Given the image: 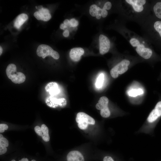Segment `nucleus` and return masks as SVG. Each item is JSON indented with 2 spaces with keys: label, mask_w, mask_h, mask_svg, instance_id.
Listing matches in <instances>:
<instances>
[{
  "label": "nucleus",
  "mask_w": 161,
  "mask_h": 161,
  "mask_svg": "<svg viewBox=\"0 0 161 161\" xmlns=\"http://www.w3.org/2000/svg\"><path fill=\"white\" fill-rule=\"evenodd\" d=\"M34 130L35 132L38 135L40 136H42L43 132L41 128L39 126H35L34 128Z\"/></svg>",
  "instance_id": "obj_23"
},
{
  "label": "nucleus",
  "mask_w": 161,
  "mask_h": 161,
  "mask_svg": "<svg viewBox=\"0 0 161 161\" xmlns=\"http://www.w3.org/2000/svg\"><path fill=\"white\" fill-rule=\"evenodd\" d=\"M136 50L137 53L141 57L145 59L149 58L151 56L152 52L151 50L148 48H145L143 44L137 47Z\"/></svg>",
  "instance_id": "obj_11"
},
{
  "label": "nucleus",
  "mask_w": 161,
  "mask_h": 161,
  "mask_svg": "<svg viewBox=\"0 0 161 161\" xmlns=\"http://www.w3.org/2000/svg\"><path fill=\"white\" fill-rule=\"evenodd\" d=\"M104 80V75L103 74H100L98 77L95 83V85L97 88H101L103 83Z\"/></svg>",
  "instance_id": "obj_18"
},
{
  "label": "nucleus",
  "mask_w": 161,
  "mask_h": 161,
  "mask_svg": "<svg viewBox=\"0 0 161 161\" xmlns=\"http://www.w3.org/2000/svg\"><path fill=\"white\" fill-rule=\"evenodd\" d=\"M99 8V7L96 4H93L91 5L89 9V13L93 17L96 16Z\"/></svg>",
  "instance_id": "obj_17"
},
{
  "label": "nucleus",
  "mask_w": 161,
  "mask_h": 161,
  "mask_svg": "<svg viewBox=\"0 0 161 161\" xmlns=\"http://www.w3.org/2000/svg\"><path fill=\"white\" fill-rule=\"evenodd\" d=\"M112 4L109 1L106 2L104 4L103 8L106 10H109L112 7Z\"/></svg>",
  "instance_id": "obj_27"
},
{
  "label": "nucleus",
  "mask_w": 161,
  "mask_h": 161,
  "mask_svg": "<svg viewBox=\"0 0 161 161\" xmlns=\"http://www.w3.org/2000/svg\"><path fill=\"white\" fill-rule=\"evenodd\" d=\"M129 95L130 96L135 97L138 95L137 89H133L130 90L129 92Z\"/></svg>",
  "instance_id": "obj_22"
},
{
  "label": "nucleus",
  "mask_w": 161,
  "mask_h": 161,
  "mask_svg": "<svg viewBox=\"0 0 161 161\" xmlns=\"http://www.w3.org/2000/svg\"><path fill=\"white\" fill-rule=\"evenodd\" d=\"M153 10L156 16L161 19V2H157L154 6Z\"/></svg>",
  "instance_id": "obj_16"
},
{
  "label": "nucleus",
  "mask_w": 161,
  "mask_h": 161,
  "mask_svg": "<svg viewBox=\"0 0 161 161\" xmlns=\"http://www.w3.org/2000/svg\"><path fill=\"white\" fill-rule=\"evenodd\" d=\"M35 7H36V8L37 9V6H35Z\"/></svg>",
  "instance_id": "obj_39"
},
{
  "label": "nucleus",
  "mask_w": 161,
  "mask_h": 161,
  "mask_svg": "<svg viewBox=\"0 0 161 161\" xmlns=\"http://www.w3.org/2000/svg\"><path fill=\"white\" fill-rule=\"evenodd\" d=\"M11 161H16L14 160H13ZM19 161H29L28 159L27 158H23L21 160H19ZM31 161H36L34 160H33Z\"/></svg>",
  "instance_id": "obj_35"
},
{
  "label": "nucleus",
  "mask_w": 161,
  "mask_h": 161,
  "mask_svg": "<svg viewBox=\"0 0 161 161\" xmlns=\"http://www.w3.org/2000/svg\"><path fill=\"white\" fill-rule=\"evenodd\" d=\"M2 48L0 46V55H1V54L2 53Z\"/></svg>",
  "instance_id": "obj_38"
},
{
  "label": "nucleus",
  "mask_w": 161,
  "mask_h": 161,
  "mask_svg": "<svg viewBox=\"0 0 161 161\" xmlns=\"http://www.w3.org/2000/svg\"><path fill=\"white\" fill-rule=\"evenodd\" d=\"M46 103L48 106L51 107L56 108L59 106L63 107L66 105V101L64 98L58 99L51 96L47 99Z\"/></svg>",
  "instance_id": "obj_7"
},
{
  "label": "nucleus",
  "mask_w": 161,
  "mask_h": 161,
  "mask_svg": "<svg viewBox=\"0 0 161 161\" xmlns=\"http://www.w3.org/2000/svg\"><path fill=\"white\" fill-rule=\"evenodd\" d=\"M103 161H114V160L111 157L106 156L104 157Z\"/></svg>",
  "instance_id": "obj_31"
},
{
  "label": "nucleus",
  "mask_w": 161,
  "mask_h": 161,
  "mask_svg": "<svg viewBox=\"0 0 161 161\" xmlns=\"http://www.w3.org/2000/svg\"><path fill=\"white\" fill-rule=\"evenodd\" d=\"M161 116V101L156 105L154 109L150 114L147 118L149 123H152L156 120Z\"/></svg>",
  "instance_id": "obj_8"
},
{
  "label": "nucleus",
  "mask_w": 161,
  "mask_h": 161,
  "mask_svg": "<svg viewBox=\"0 0 161 161\" xmlns=\"http://www.w3.org/2000/svg\"><path fill=\"white\" fill-rule=\"evenodd\" d=\"M41 128L42 132L44 134H48L49 133V130L45 124H43L41 125Z\"/></svg>",
  "instance_id": "obj_25"
},
{
  "label": "nucleus",
  "mask_w": 161,
  "mask_h": 161,
  "mask_svg": "<svg viewBox=\"0 0 161 161\" xmlns=\"http://www.w3.org/2000/svg\"><path fill=\"white\" fill-rule=\"evenodd\" d=\"M137 91L138 93V95H140L143 94V90L141 89H137Z\"/></svg>",
  "instance_id": "obj_36"
},
{
  "label": "nucleus",
  "mask_w": 161,
  "mask_h": 161,
  "mask_svg": "<svg viewBox=\"0 0 161 161\" xmlns=\"http://www.w3.org/2000/svg\"><path fill=\"white\" fill-rule=\"evenodd\" d=\"M45 89L52 96L58 95L60 92V90L57 83L55 82L48 83L45 87Z\"/></svg>",
  "instance_id": "obj_14"
},
{
  "label": "nucleus",
  "mask_w": 161,
  "mask_h": 161,
  "mask_svg": "<svg viewBox=\"0 0 161 161\" xmlns=\"http://www.w3.org/2000/svg\"><path fill=\"white\" fill-rule=\"evenodd\" d=\"M64 24L67 26L71 27L70 23V20H69L68 19H66L64 21Z\"/></svg>",
  "instance_id": "obj_32"
},
{
  "label": "nucleus",
  "mask_w": 161,
  "mask_h": 161,
  "mask_svg": "<svg viewBox=\"0 0 161 161\" xmlns=\"http://www.w3.org/2000/svg\"><path fill=\"white\" fill-rule=\"evenodd\" d=\"M60 27L61 29L65 30L67 28V26L64 23H62L61 24Z\"/></svg>",
  "instance_id": "obj_34"
},
{
  "label": "nucleus",
  "mask_w": 161,
  "mask_h": 161,
  "mask_svg": "<svg viewBox=\"0 0 161 161\" xmlns=\"http://www.w3.org/2000/svg\"><path fill=\"white\" fill-rule=\"evenodd\" d=\"M83 49L81 47H76L72 49L69 52L71 59L75 62H78L80 59L81 56L84 53Z\"/></svg>",
  "instance_id": "obj_10"
},
{
  "label": "nucleus",
  "mask_w": 161,
  "mask_h": 161,
  "mask_svg": "<svg viewBox=\"0 0 161 161\" xmlns=\"http://www.w3.org/2000/svg\"><path fill=\"white\" fill-rule=\"evenodd\" d=\"M126 1L133 7L136 12H140L143 10V5L146 3L145 0H126Z\"/></svg>",
  "instance_id": "obj_12"
},
{
  "label": "nucleus",
  "mask_w": 161,
  "mask_h": 161,
  "mask_svg": "<svg viewBox=\"0 0 161 161\" xmlns=\"http://www.w3.org/2000/svg\"><path fill=\"white\" fill-rule=\"evenodd\" d=\"M7 151V148L5 147L0 146V155L3 154L5 153Z\"/></svg>",
  "instance_id": "obj_29"
},
{
  "label": "nucleus",
  "mask_w": 161,
  "mask_h": 161,
  "mask_svg": "<svg viewBox=\"0 0 161 161\" xmlns=\"http://www.w3.org/2000/svg\"><path fill=\"white\" fill-rule=\"evenodd\" d=\"M67 161H85L83 154L78 151L69 152L66 156Z\"/></svg>",
  "instance_id": "obj_13"
},
{
  "label": "nucleus",
  "mask_w": 161,
  "mask_h": 161,
  "mask_svg": "<svg viewBox=\"0 0 161 161\" xmlns=\"http://www.w3.org/2000/svg\"><path fill=\"white\" fill-rule=\"evenodd\" d=\"M63 35L65 37H67L69 36V32L68 30H66L63 32Z\"/></svg>",
  "instance_id": "obj_33"
},
{
  "label": "nucleus",
  "mask_w": 161,
  "mask_h": 161,
  "mask_svg": "<svg viewBox=\"0 0 161 161\" xmlns=\"http://www.w3.org/2000/svg\"><path fill=\"white\" fill-rule=\"evenodd\" d=\"M130 43L131 45L134 47H137L140 44L139 41L134 38H132L130 39Z\"/></svg>",
  "instance_id": "obj_21"
},
{
  "label": "nucleus",
  "mask_w": 161,
  "mask_h": 161,
  "mask_svg": "<svg viewBox=\"0 0 161 161\" xmlns=\"http://www.w3.org/2000/svg\"><path fill=\"white\" fill-rule=\"evenodd\" d=\"M154 27L161 37V21H157L155 22L154 24Z\"/></svg>",
  "instance_id": "obj_20"
},
{
  "label": "nucleus",
  "mask_w": 161,
  "mask_h": 161,
  "mask_svg": "<svg viewBox=\"0 0 161 161\" xmlns=\"http://www.w3.org/2000/svg\"><path fill=\"white\" fill-rule=\"evenodd\" d=\"M36 53L39 57H42L44 58L48 55H50L55 59L59 58L60 56L59 53L49 46L44 44H41L38 47Z\"/></svg>",
  "instance_id": "obj_3"
},
{
  "label": "nucleus",
  "mask_w": 161,
  "mask_h": 161,
  "mask_svg": "<svg viewBox=\"0 0 161 161\" xmlns=\"http://www.w3.org/2000/svg\"><path fill=\"white\" fill-rule=\"evenodd\" d=\"M130 64L129 61L124 59L114 66L110 71V74L114 78H117L119 74H122L128 69V66Z\"/></svg>",
  "instance_id": "obj_4"
},
{
  "label": "nucleus",
  "mask_w": 161,
  "mask_h": 161,
  "mask_svg": "<svg viewBox=\"0 0 161 161\" xmlns=\"http://www.w3.org/2000/svg\"><path fill=\"white\" fill-rule=\"evenodd\" d=\"M43 7L42 5L38 6L37 7V9L38 10V11L41 10L43 8Z\"/></svg>",
  "instance_id": "obj_37"
},
{
  "label": "nucleus",
  "mask_w": 161,
  "mask_h": 161,
  "mask_svg": "<svg viewBox=\"0 0 161 161\" xmlns=\"http://www.w3.org/2000/svg\"><path fill=\"white\" fill-rule=\"evenodd\" d=\"M42 137L43 140L45 142H48L50 138L49 134H43Z\"/></svg>",
  "instance_id": "obj_28"
},
{
  "label": "nucleus",
  "mask_w": 161,
  "mask_h": 161,
  "mask_svg": "<svg viewBox=\"0 0 161 161\" xmlns=\"http://www.w3.org/2000/svg\"><path fill=\"white\" fill-rule=\"evenodd\" d=\"M8 128V126L5 124H0V132L3 133L5 130H7Z\"/></svg>",
  "instance_id": "obj_26"
},
{
  "label": "nucleus",
  "mask_w": 161,
  "mask_h": 161,
  "mask_svg": "<svg viewBox=\"0 0 161 161\" xmlns=\"http://www.w3.org/2000/svg\"><path fill=\"white\" fill-rule=\"evenodd\" d=\"M109 101V99L106 97H102L100 98L95 106L96 109L100 110V115L104 118L108 117L110 115V112L108 106Z\"/></svg>",
  "instance_id": "obj_5"
},
{
  "label": "nucleus",
  "mask_w": 161,
  "mask_h": 161,
  "mask_svg": "<svg viewBox=\"0 0 161 161\" xmlns=\"http://www.w3.org/2000/svg\"><path fill=\"white\" fill-rule=\"evenodd\" d=\"M108 13L106 10L102 8L101 13V16L103 18L106 17Z\"/></svg>",
  "instance_id": "obj_30"
},
{
  "label": "nucleus",
  "mask_w": 161,
  "mask_h": 161,
  "mask_svg": "<svg viewBox=\"0 0 161 161\" xmlns=\"http://www.w3.org/2000/svg\"><path fill=\"white\" fill-rule=\"evenodd\" d=\"M76 121L78 127L82 130L86 129L89 124L94 125L95 123L93 118L83 112H79L77 114Z\"/></svg>",
  "instance_id": "obj_2"
},
{
  "label": "nucleus",
  "mask_w": 161,
  "mask_h": 161,
  "mask_svg": "<svg viewBox=\"0 0 161 161\" xmlns=\"http://www.w3.org/2000/svg\"><path fill=\"white\" fill-rule=\"evenodd\" d=\"M99 41L100 52L103 55L109 51L110 46V41L107 37L101 34L99 36Z\"/></svg>",
  "instance_id": "obj_6"
},
{
  "label": "nucleus",
  "mask_w": 161,
  "mask_h": 161,
  "mask_svg": "<svg viewBox=\"0 0 161 161\" xmlns=\"http://www.w3.org/2000/svg\"><path fill=\"white\" fill-rule=\"evenodd\" d=\"M6 72L8 78L15 83L20 84L25 80V75L21 72L16 71V66L14 64H9L7 67Z\"/></svg>",
  "instance_id": "obj_1"
},
{
  "label": "nucleus",
  "mask_w": 161,
  "mask_h": 161,
  "mask_svg": "<svg viewBox=\"0 0 161 161\" xmlns=\"http://www.w3.org/2000/svg\"><path fill=\"white\" fill-rule=\"evenodd\" d=\"M34 16L37 20L45 21H48L51 18L49 10L47 9L44 8L40 10L35 12Z\"/></svg>",
  "instance_id": "obj_9"
},
{
  "label": "nucleus",
  "mask_w": 161,
  "mask_h": 161,
  "mask_svg": "<svg viewBox=\"0 0 161 161\" xmlns=\"http://www.w3.org/2000/svg\"><path fill=\"white\" fill-rule=\"evenodd\" d=\"M28 18L27 15L25 13H22L16 18L14 23V26L17 29H19Z\"/></svg>",
  "instance_id": "obj_15"
},
{
  "label": "nucleus",
  "mask_w": 161,
  "mask_h": 161,
  "mask_svg": "<svg viewBox=\"0 0 161 161\" xmlns=\"http://www.w3.org/2000/svg\"><path fill=\"white\" fill-rule=\"evenodd\" d=\"M8 140L1 134H0V146L7 147L8 146Z\"/></svg>",
  "instance_id": "obj_19"
},
{
  "label": "nucleus",
  "mask_w": 161,
  "mask_h": 161,
  "mask_svg": "<svg viewBox=\"0 0 161 161\" xmlns=\"http://www.w3.org/2000/svg\"><path fill=\"white\" fill-rule=\"evenodd\" d=\"M70 21L71 27H75L78 24V21L74 18L71 19L70 20Z\"/></svg>",
  "instance_id": "obj_24"
}]
</instances>
